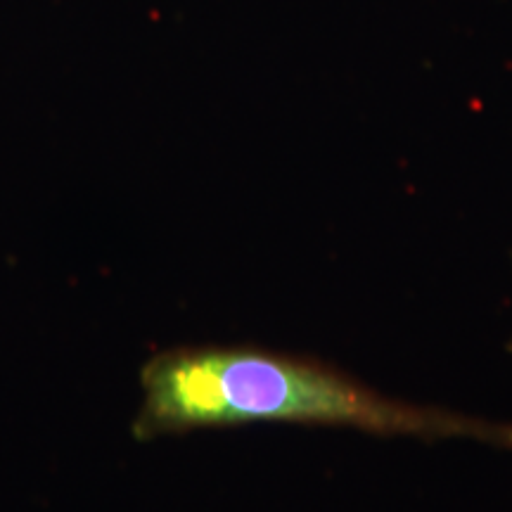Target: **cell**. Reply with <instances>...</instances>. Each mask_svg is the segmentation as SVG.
<instances>
[{
	"label": "cell",
	"instance_id": "obj_1",
	"mask_svg": "<svg viewBox=\"0 0 512 512\" xmlns=\"http://www.w3.org/2000/svg\"><path fill=\"white\" fill-rule=\"evenodd\" d=\"M140 387L143 403L131 427L140 441L254 422H285L351 427L382 437L472 439L512 451V422L392 399L325 363L268 349L159 351L143 366Z\"/></svg>",
	"mask_w": 512,
	"mask_h": 512
}]
</instances>
